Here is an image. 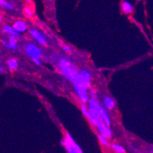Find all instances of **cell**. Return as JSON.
Here are the masks:
<instances>
[{"instance_id":"cell-1","label":"cell","mask_w":153,"mask_h":153,"mask_svg":"<svg viewBox=\"0 0 153 153\" xmlns=\"http://www.w3.org/2000/svg\"><path fill=\"white\" fill-rule=\"evenodd\" d=\"M95 95L96 94L90 95V98H89V100L87 102L89 105L88 109L93 110L96 114L97 115L100 120H102L106 125L110 126L111 125V119L107 113L106 109L100 103L97 98V96Z\"/></svg>"},{"instance_id":"cell-2","label":"cell","mask_w":153,"mask_h":153,"mask_svg":"<svg viewBox=\"0 0 153 153\" xmlns=\"http://www.w3.org/2000/svg\"><path fill=\"white\" fill-rule=\"evenodd\" d=\"M73 84L74 89L79 99L83 103H87L90 98V94H88L90 83L82 78L78 72L74 80H73Z\"/></svg>"},{"instance_id":"cell-3","label":"cell","mask_w":153,"mask_h":153,"mask_svg":"<svg viewBox=\"0 0 153 153\" xmlns=\"http://www.w3.org/2000/svg\"><path fill=\"white\" fill-rule=\"evenodd\" d=\"M58 67H59L60 71L62 74L70 81L73 82V80H74V78L78 74L76 68L73 65V63L65 57H62L59 60Z\"/></svg>"},{"instance_id":"cell-4","label":"cell","mask_w":153,"mask_h":153,"mask_svg":"<svg viewBox=\"0 0 153 153\" xmlns=\"http://www.w3.org/2000/svg\"><path fill=\"white\" fill-rule=\"evenodd\" d=\"M61 143L68 153H83L79 145L74 141L71 135L68 132H65V138L61 140Z\"/></svg>"},{"instance_id":"cell-5","label":"cell","mask_w":153,"mask_h":153,"mask_svg":"<svg viewBox=\"0 0 153 153\" xmlns=\"http://www.w3.org/2000/svg\"><path fill=\"white\" fill-rule=\"evenodd\" d=\"M25 54L32 58H41L42 57V51L39 47L33 43H28L25 46Z\"/></svg>"},{"instance_id":"cell-6","label":"cell","mask_w":153,"mask_h":153,"mask_svg":"<svg viewBox=\"0 0 153 153\" xmlns=\"http://www.w3.org/2000/svg\"><path fill=\"white\" fill-rule=\"evenodd\" d=\"M96 128L97 129L100 135H101L103 137L106 138L108 139H110L112 137L113 132H112V129H110V126L106 125L101 120L99 121Z\"/></svg>"},{"instance_id":"cell-7","label":"cell","mask_w":153,"mask_h":153,"mask_svg":"<svg viewBox=\"0 0 153 153\" xmlns=\"http://www.w3.org/2000/svg\"><path fill=\"white\" fill-rule=\"evenodd\" d=\"M29 34L39 45L43 46L47 45V40H46L45 37L44 36L40 31H37L35 29H30Z\"/></svg>"},{"instance_id":"cell-8","label":"cell","mask_w":153,"mask_h":153,"mask_svg":"<svg viewBox=\"0 0 153 153\" xmlns=\"http://www.w3.org/2000/svg\"><path fill=\"white\" fill-rule=\"evenodd\" d=\"M17 42V38L12 35H9L8 40H5V39L2 40V43L4 47L12 51H15L18 48Z\"/></svg>"},{"instance_id":"cell-9","label":"cell","mask_w":153,"mask_h":153,"mask_svg":"<svg viewBox=\"0 0 153 153\" xmlns=\"http://www.w3.org/2000/svg\"><path fill=\"white\" fill-rule=\"evenodd\" d=\"M12 27L17 31L18 33L22 34L25 33L28 30V24L23 20H17L14 22Z\"/></svg>"},{"instance_id":"cell-10","label":"cell","mask_w":153,"mask_h":153,"mask_svg":"<svg viewBox=\"0 0 153 153\" xmlns=\"http://www.w3.org/2000/svg\"><path fill=\"white\" fill-rule=\"evenodd\" d=\"M103 105L106 110H111L114 109L115 106H116V102L110 97H106L103 100Z\"/></svg>"},{"instance_id":"cell-11","label":"cell","mask_w":153,"mask_h":153,"mask_svg":"<svg viewBox=\"0 0 153 153\" xmlns=\"http://www.w3.org/2000/svg\"><path fill=\"white\" fill-rule=\"evenodd\" d=\"M2 31L5 32V34H7L9 35H12V36H15L16 38H19L20 36V34L18 33L17 31L14 29V28L11 25H5L2 27Z\"/></svg>"},{"instance_id":"cell-12","label":"cell","mask_w":153,"mask_h":153,"mask_svg":"<svg viewBox=\"0 0 153 153\" xmlns=\"http://www.w3.org/2000/svg\"><path fill=\"white\" fill-rule=\"evenodd\" d=\"M88 110H89V117H88L89 121H90V123L92 124V126H94L96 127L97 126L98 123H99V121L100 120L99 117H97V115L96 114L93 110H90V109H88Z\"/></svg>"},{"instance_id":"cell-13","label":"cell","mask_w":153,"mask_h":153,"mask_svg":"<svg viewBox=\"0 0 153 153\" xmlns=\"http://www.w3.org/2000/svg\"><path fill=\"white\" fill-rule=\"evenodd\" d=\"M122 10L124 13L130 14L133 10V6L132 4L128 1H123L122 3Z\"/></svg>"},{"instance_id":"cell-14","label":"cell","mask_w":153,"mask_h":153,"mask_svg":"<svg viewBox=\"0 0 153 153\" xmlns=\"http://www.w3.org/2000/svg\"><path fill=\"white\" fill-rule=\"evenodd\" d=\"M7 65L9 70H11V71H16L18 68V66H19V62L15 58H11V59H9L7 61Z\"/></svg>"},{"instance_id":"cell-15","label":"cell","mask_w":153,"mask_h":153,"mask_svg":"<svg viewBox=\"0 0 153 153\" xmlns=\"http://www.w3.org/2000/svg\"><path fill=\"white\" fill-rule=\"evenodd\" d=\"M79 74L81 76V77L84 80H85L87 82H89V83H91V80H92V76H91V73L86 70H83L79 72Z\"/></svg>"},{"instance_id":"cell-16","label":"cell","mask_w":153,"mask_h":153,"mask_svg":"<svg viewBox=\"0 0 153 153\" xmlns=\"http://www.w3.org/2000/svg\"><path fill=\"white\" fill-rule=\"evenodd\" d=\"M111 148L117 153H126V149L122 145L113 143L111 145Z\"/></svg>"},{"instance_id":"cell-17","label":"cell","mask_w":153,"mask_h":153,"mask_svg":"<svg viewBox=\"0 0 153 153\" xmlns=\"http://www.w3.org/2000/svg\"><path fill=\"white\" fill-rule=\"evenodd\" d=\"M98 139H99V142L101 145L104 147H108V146H110V141H109V139H106V138L103 137L101 135H98Z\"/></svg>"},{"instance_id":"cell-18","label":"cell","mask_w":153,"mask_h":153,"mask_svg":"<svg viewBox=\"0 0 153 153\" xmlns=\"http://www.w3.org/2000/svg\"><path fill=\"white\" fill-rule=\"evenodd\" d=\"M0 6L4 7L5 9H9V10H12L14 9V6L10 2H7L6 0H0Z\"/></svg>"},{"instance_id":"cell-19","label":"cell","mask_w":153,"mask_h":153,"mask_svg":"<svg viewBox=\"0 0 153 153\" xmlns=\"http://www.w3.org/2000/svg\"><path fill=\"white\" fill-rule=\"evenodd\" d=\"M80 110H81L82 113L84 115L85 118H87L88 120V117H89V110H88V107L86 106L85 103H81L80 105Z\"/></svg>"},{"instance_id":"cell-20","label":"cell","mask_w":153,"mask_h":153,"mask_svg":"<svg viewBox=\"0 0 153 153\" xmlns=\"http://www.w3.org/2000/svg\"><path fill=\"white\" fill-rule=\"evenodd\" d=\"M24 12L25 13V15H26V16H29V17H31V16H32V15H33V14H32V12H31V9H30L29 8H28V7L25 8Z\"/></svg>"},{"instance_id":"cell-21","label":"cell","mask_w":153,"mask_h":153,"mask_svg":"<svg viewBox=\"0 0 153 153\" xmlns=\"http://www.w3.org/2000/svg\"><path fill=\"white\" fill-rule=\"evenodd\" d=\"M31 60H32V61L35 63V65H38V66H40V65H42V62H41L40 58H32Z\"/></svg>"},{"instance_id":"cell-22","label":"cell","mask_w":153,"mask_h":153,"mask_svg":"<svg viewBox=\"0 0 153 153\" xmlns=\"http://www.w3.org/2000/svg\"><path fill=\"white\" fill-rule=\"evenodd\" d=\"M63 50L65 51H66V52H71L72 51L71 48L70 47V46H68V45L64 46V47H63Z\"/></svg>"},{"instance_id":"cell-23","label":"cell","mask_w":153,"mask_h":153,"mask_svg":"<svg viewBox=\"0 0 153 153\" xmlns=\"http://www.w3.org/2000/svg\"><path fill=\"white\" fill-rule=\"evenodd\" d=\"M5 71H6V68H5L4 66H0V74H2Z\"/></svg>"},{"instance_id":"cell-24","label":"cell","mask_w":153,"mask_h":153,"mask_svg":"<svg viewBox=\"0 0 153 153\" xmlns=\"http://www.w3.org/2000/svg\"><path fill=\"white\" fill-rule=\"evenodd\" d=\"M2 16H0V23H2Z\"/></svg>"}]
</instances>
